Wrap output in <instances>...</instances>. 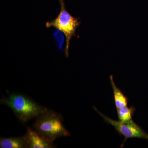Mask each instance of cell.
<instances>
[{
  "label": "cell",
  "mask_w": 148,
  "mask_h": 148,
  "mask_svg": "<svg viewBox=\"0 0 148 148\" xmlns=\"http://www.w3.org/2000/svg\"><path fill=\"white\" fill-rule=\"evenodd\" d=\"M13 111L16 117L23 122H27L36 118L48 109L39 105L28 96L20 93H9L0 100Z\"/></svg>",
  "instance_id": "cell-1"
},
{
  "label": "cell",
  "mask_w": 148,
  "mask_h": 148,
  "mask_svg": "<svg viewBox=\"0 0 148 148\" xmlns=\"http://www.w3.org/2000/svg\"><path fill=\"white\" fill-rule=\"evenodd\" d=\"M63 120L61 114L48 109L36 118L33 128L44 138L53 143L58 138L70 136V132L63 124Z\"/></svg>",
  "instance_id": "cell-2"
},
{
  "label": "cell",
  "mask_w": 148,
  "mask_h": 148,
  "mask_svg": "<svg viewBox=\"0 0 148 148\" xmlns=\"http://www.w3.org/2000/svg\"><path fill=\"white\" fill-rule=\"evenodd\" d=\"M61 6V10L58 16L52 21L46 24L47 28L53 27L64 33L66 38L65 49L66 57L69 56V48L72 38L75 36L76 32L81 22L79 18L73 16L66 10L64 0H58Z\"/></svg>",
  "instance_id": "cell-3"
},
{
  "label": "cell",
  "mask_w": 148,
  "mask_h": 148,
  "mask_svg": "<svg viewBox=\"0 0 148 148\" xmlns=\"http://www.w3.org/2000/svg\"><path fill=\"white\" fill-rule=\"evenodd\" d=\"M93 108L102 116L104 121L113 126L120 135L124 136V140L121 146V147H123L125 141L129 138H141L148 140L147 133H146L142 127L136 124L132 120L126 122H122L119 121H116L103 114L95 107H93Z\"/></svg>",
  "instance_id": "cell-4"
},
{
  "label": "cell",
  "mask_w": 148,
  "mask_h": 148,
  "mask_svg": "<svg viewBox=\"0 0 148 148\" xmlns=\"http://www.w3.org/2000/svg\"><path fill=\"white\" fill-rule=\"evenodd\" d=\"M24 135L27 139L28 148L55 147L53 142L47 140L30 127H27V132Z\"/></svg>",
  "instance_id": "cell-5"
},
{
  "label": "cell",
  "mask_w": 148,
  "mask_h": 148,
  "mask_svg": "<svg viewBox=\"0 0 148 148\" xmlns=\"http://www.w3.org/2000/svg\"><path fill=\"white\" fill-rule=\"evenodd\" d=\"M0 148H26L28 144L25 135L21 137L2 138L0 139Z\"/></svg>",
  "instance_id": "cell-6"
},
{
  "label": "cell",
  "mask_w": 148,
  "mask_h": 148,
  "mask_svg": "<svg viewBox=\"0 0 148 148\" xmlns=\"http://www.w3.org/2000/svg\"><path fill=\"white\" fill-rule=\"evenodd\" d=\"M113 77L112 75L110 76V80L113 91L114 100L116 108H120L127 106L128 104V98L124 95L120 89L117 87Z\"/></svg>",
  "instance_id": "cell-7"
},
{
  "label": "cell",
  "mask_w": 148,
  "mask_h": 148,
  "mask_svg": "<svg viewBox=\"0 0 148 148\" xmlns=\"http://www.w3.org/2000/svg\"><path fill=\"white\" fill-rule=\"evenodd\" d=\"M117 115L119 121L126 122L132 120L135 114V108L134 107L128 108L127 106L116 109Z\"/></svg>",
  "instance_id": "cell-8"
},
{
  "label": "cell",
  "mask_w": 148,
  "mask_h": 148,
  "mask_svg": "<svg viewBox=\"0 0 148 148\" xmlns=\"http://www.w3.org/2000/svg\"><path fill=\"white\" fill-rule=\"evenodd\" d=\"M57 29L53 33V35L59 49L61 50L64 44L65 36L64 33L58 29Z\"/></svg>",
  "instance_id": "cell-9"
}]
</instances>
